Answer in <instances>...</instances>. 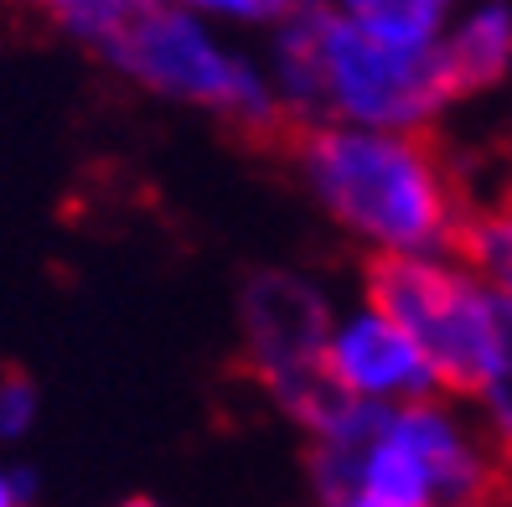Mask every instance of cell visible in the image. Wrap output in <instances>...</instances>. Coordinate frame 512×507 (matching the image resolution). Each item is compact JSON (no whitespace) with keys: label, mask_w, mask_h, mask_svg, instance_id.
<instances>
[{"label":"cell","mask_w":512,"mask_h":507,"mask_svg":"<svg viewBox=\"0 0 512 507\" xmlns=\"http://www.w3.org/2000/svg\"><path fill=\"white\" fill-rule=\"evenodd\" d=\"M326 507H383V502H373V497H357V492H352V497H342V502H326Z\"/></svg>","instance_id":"cell-15"},{"label":"cell","mask_w":512,"mask_h":507,"mask_svg":"<svg viewBox=\"0 0 512 507\" xmlns=\"http://www.w3.org/2000/svg\"><path fill=\"white\" fill-rule=\"evenodd\" d=\"M26 502H32V471L0 466V507H26Z\"/></svg>","instance_id":"cell-14"},{"label":"cell","mask_w":512,"mask_h":507,"mask_svg":"<svg viewBox=\"0 0 512 507\" xmlns=\"http://www.w3.org/2000/svg\"><path fill=\"white\" fill-rule=\"evenodd\" d=\"M507 207H512V202H507Z\"/></svg>","instance_id":"cell-18"},{"label":"cell","mask_w":512,"mask_h":507,"mask_svg":"<svg viewBox=\"0 0 512 507\" xmlns=\"http://www.w3.org/2000/svg\"><path fill=\"white\" fill-rule=\"evenodd\" d=\"M238 321H244V347L259 383L290 420L311 430L337 404V389L326 383V337L337 316L321 285L295 270H264L244 285Z\"/></svg>","instance_id":"cell-5"},{"label":"cell","mask_w":512,"mask_h":507,"mask_svg":"<svg viewBox=\"0 0 512 507\" xmlns=\"http://www.w3.org/2000/svg\"><path fill=\"white\" fill-rule=\"evenodd\" d=\"M368 306L425 352L440 389H481L492 363V290L466 264H445L440 254L378 259L368 270Z\"/></svg>","instance_id":"cell-4"},{"label":"cell","mask_w":512,"mask_h":507,"mask_svg":"<svg viewBox=\"0 0 512 507\" xmlns=\"http://www.w3.org/2000/svg\"><path fill=\"white\" fill-rule=\"evenodd\" d=\"M440 57L456 99L502 83L512 73V6H476L461 21H450Z\"/></svg>","instance_id":"cell-7"},{"label":"cell","mask_w":512,"mask_h":507,"mask_svg":"<svg viewBox=\"0 0 512 507\" xmlns=\"http://www.w3.org/2000/svg\"><path fill=\"white\" fill-rule=\"evenodd\" d=\"M456 249L481 285L512 301V207H492V213L456 223Z\"/></svg>","instance_id":"cell-9"},{"label":"cell","mask_w":512,"mask_h":507,"mask_svg":"<svg viewBox=\"0 0 512 507\" xmlns=\"http://www.w3.org/2000/svg\"><path fill=\"white\" fill-rule=\"evenodd\" d=\"M99 57L114 73H125L130 83L161 99L218 109L254 130L280 119L269 73L254 68L249 57H238L233 47H223L218 32L192 6H140L135 0L130 21L119 26V37Z\"/></svg>","instance_id":"cell-2"},{"label":"cell","mask_w":512,"mask_h":507,"mask_svg":"<svg viewBox=\"0 0 512 507\" xmlns=\"http://www.w3.org/2000/svg\"><path fill=\"white\" fill-rule=\"evenodd\" d=\"M311 57L321 83V125L419 135L430 119L456 99L445 57H409L368 42L342 16V6H306Z\"/></svg>","instance_id":"cell-3"},{"label":"cell","mask_w":512,"mask_h":507,"mask_svg":"<svg viewBox=\"0 0 512 507\" xmlns=\"http://www.w3.org/2000/svg\"><path fill=\"white\" fill-rule=\"evenodd\" d=\"M342 16L368 42H378L388 52H409V57L440 52V42L450 32L445 0H352V6H342Z\"/></svg>","instance_id":"cell-8"},{"label":"cell","mask_w":512,"mask_h":507,"mask_svg":"<svg viewBox=\"0 0 512 507\" xmlns=\"http://www.w3.org/2000/svg\"><path fill=\"white\" fill-rule=\"evenodd\" d=\"M37 420V389L26 378H0V440H21Z\"/></svg>","instance_id":"cell-12"},{"label":"cell","mask_w":512,"mask_h":507,"mask_svg":"<svg viewBox=\"0 0 512 507\" xmlns=\"http://www.w3.org/2000/svg\"><path fill=\"white\" fill-rule=\"evenodd\" d=\"M326 383L342 399L383 404V409L425 404L440 389V378L425 363V352L373 306H357L331 326V337H326Z\"/></svg>","instance_id":"cell-6"},{"label":"cell","mask_w":512,"mask_h":507,"mask_svg":"<svg viewBox=\"0 0 512 507\" xmlns=\"http://www.w3.org/2000/svg\"><path fill=\"white\" fill-rule=\"evenodd\" d=\"M471 399L481 404L492 440L512 456V301H502V295H492V363Z\"/></svg>","instance_id":"cell-10"},{"label":"cell","mask_w":512,"mask_h":507,"mask_svg":"<svg viewBox=\"0 0 512 507\" xmlns=\"http://www.w3.org/2000/svg\"><path fill=\"white\" fill-rule=\"evenodd\" d=\"M311 197L378 259H419L456 244V197L419 135L316 125L300 145Z\"/></svg>","instance_id":"cell-1"},{"label":"cell","mask_w":512,"mask_h":507,"mask_svg":"<svg viewBox=\"0 0 512 507\" xmlns=\"http://www.w3.org/2000/svg\"><path fill=\"white\" fill-rule=\"evenodd\" d=\"M125 507H156V502H150V497H135V502H125Z\"/></svg>","instance_id":"cell-17"},{"label":"cell","mask_w":512,"mask_h":507,"mask_svg":"<svg viewBox=\"0 0 512 507\" xmlns=\"http://www.w3.org/2000/svg\"><path fill=\"white\" fill-rule=\"evenodd\" d=\"M456 507H507V502H497V497H476V502H456Z\"/></svg>","instance_id":"cell-16"},{"label":"cell","mask_w":512,"mask_h":507,"mask_svg":"<svg viewBox=\"0 0 512 507\" xmlns=\"http://www.w3.org/2000/svg\"><path fill=\"white\" fill-rule=\"evenodd\" d=\"M207 11L228 21H285L295 6H285V0H213Z\"/></svg>","instance_id":"cell-13"},{"label":"cell","mask_w":512,"mask_h":507,"mask_svg":"<svg viewBox=\"0 0 512 507\" xmlns=\"http://www.w3.org/2000/svg\"><path fill=\"white\" fill-rule=\"evenodd\" d=\"M130 6H135V0H57L52 21L63 26L73 42L104 52V47L119 37V26L130 21Z\"/></svg>","instance_id":"cell-11"}]
</instances>
